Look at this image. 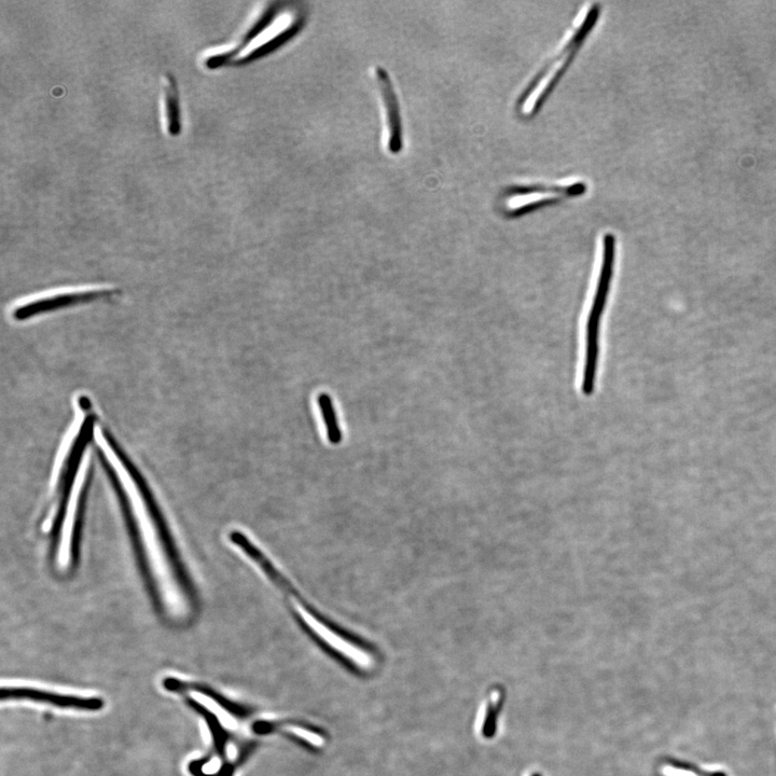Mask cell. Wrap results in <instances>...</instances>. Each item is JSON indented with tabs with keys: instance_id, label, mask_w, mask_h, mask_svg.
Returning a JSON list of instances; mask_svg holds the SVG:
<instances>
[{
	"instance_id": "1",
	"label": "cell",
	"mask_w": 776,
	"mask_h": 776,
	"mask_svg": "<svg viewBox=\"0 0 776 776\" xmlns=\"http://www.w3.org/2000/svg\"><path fill=\"white\" fill-rule=\"evenodd\" d=\"M600 16L599 5H593L587 13L585 20L581 22L575 33L568 39L556 57L550 60L540 71L530 85L522 92L517 102L519 113L524 117L537 114L548 96L556 87L568 65L572 63L578 49L588 37Z\"/></svg>"
},
{
	"instance_id": "2",
	"label": "cell",
	"mask_w": 776,
	"mask_h": 776,
	"mask_svg": "<svg viewBox=\"0 0 776 776\" xmlns=\"http://www.w3.org/2000/svg\"><path fill=\"white\" fill-rule=\"evenodd\" d=\"M281 591L286 595L291 611L295 613L301 625L312 633L317 640H321L343 658L355 663L357 667L369 669L373 664V658L368 651L350 640V637L342 634L338 628L317 612L313 606L304 601L296 589L286 582Z\"/></svg>"
},
{
	"instance_id": "3",
	"label": "cell",
	"mask_w": 776,
	"mask_h": 776,
	"mask_svg": "<svg viewBox=\"0 0 776 776\" xmlns=\"http://www.w3.org/2000/svg\"><path fill=\"white\" fill-rule=\"evenodd\" d=\"M616 255V239L613 234H606L603 239V260L600 272L597 294H595L587 325V346L582 392L591 395L594 391L595 379L599 362V337L601 317L611 289Z\"/></svg>"
},
{
	"instance_id": "4",
	"label": "cell",
	"mask_w": 776,
	"mask_h": 776,
	"mask_svg": "<svg viewBox=\"0 0 776 776\" xmlns=\"http://www.w3.org/2000/svg\"><path fill=\"white\" fill-rule=\"evenodd\" d=\"M85 420L82 421L79 432L77 436L75 437L71 450H69L64 466L61 471L60 476V482H59V507L57 511V515H55V519L52 525V544H51V550L53 554L55 553V550H57V547L59 545L60 540V534L63 528L65 516H66V509L69 501V497H71L73 485L78 473V469L82 460L83 454H85L86 449L90 445V442L93 439L94 436V427L96 422V417L93 413L90 412V410L87 413Z\"/></svg>"
},
{
	"instance_id": "5",
	"label": "cell",
	"mask_w": 776,
	"mask_h": 776,
	"mask_svg": "<svg viewBox=\"0 0 776 776\" xmlns=\"http://www.w3.org/2000/svg\"><path fill=\"white\" fill-rule=\"evenodd\" d=\"M113 295L110 290L86 291V293H74L49 297L24 304L13 312V318L17 321H27L30 318L54 312L60 309L79 306Z\"/></svg>"
},
{
	"instance_id": "6",
	"label": "cell",
	"mask_w": 776,
	"mask_h": 776,
	"mask_svg": "<svg viewBox=\"0 0 776 776\" xmlns=\"http://www.w3.org/2000/svg\"><path fill=\"white\" fill-rule=\"evenodd\" d=\"M2 699L30 700L39 703L59 706L63 709H75L79 711H99L103 708V701L95 698H79L52 694V692L40 691L30 688H3Z\"/></svg>"
},
{
	"instance_id": "7",
	"label": "cell",
	"mask_w": 776,
	"mask_h": 776,
	"mask_svg": "<svg viewBox=\"0 0 776 776\" xmlns=\"http://www.w3.org/2000/svg\"><path fill=\"white\" fill-rule=\"evenodd\" d=\"M377 80L383 95V102L387 116L388 148L393 154L403 148V127H401L400 109L390 76L382 67L377 69Z\"/></svg>"
},
{
	"instance_id": "8",
	"label": "cell",
	"mask_w": 776,
	"mask_h": 776,
	"mask_svg": "<svg viewBox=\"0 0 776 776\" xmlns=\"http://www.w3.org/2000/svg\"><path fill=\"white\" fill-rule=\"evenodd\" d=\"M164 105L166 128H168V132L171 136L176 137L182 133L183 123L182 116H180L177 82L172 75H168V77H166L164 87Z\"/></svg>"
},
{
	"instance_id": "9",
	"label": "cell",
	"mask_w": 776,
	"mask_h": 776,
	"mask_svg": "<svg viewBox=\"0 0 776 776\" xmlns=\"http://www.w3.org/2000/svg\"><path fill=\"white\" fill-rule=\"evenodd\" d=\"M318 406L322 411L327 437L332 445H339L342 441V433L337 413L329 395L321 394L317 398Z\"/></svg>"
},
{
	"instance_id": "10",
	"label": "cell",
	"mask_w": 776,
	"mask_h": 776,
	"mask_svg": "<svg viewBox=\"0 0 776 776\" xmlns=\"http://www.w3.org/2000/svg\"><path fill=\"white\" fill-rule=\"evenodd\" d=\"M502 698H498L497 702L490 703L487 714L483 723L482 733L485 738H491L494 736L496 728V719L498 712H500L502 706Z\"/></svg>"
},
{
	"instance_id": "11",
	"label": "cell",
	"mask_w": 776,
	"mask_h": 776,
	"mask_svg": "<svg viewBox=\"0 0 776 776\" xmlns=\"http://www.w3.org/2000/svg\"><path fill=\"white\" fill-rule=\"evenodd\" d=\"M667 764L673 768L681 769L684 771H688L691 773H694L699 776H727L726 773L723 772H706L701 769H699L697 766L689 764V762L681 761L677 759H668Z\"/></svg>"
},
{
	"instance_id": "12",
	"label": "cell",
	"mask_w": 776,
	"mask_h": 776,
	"mask_svg": "<svg viewBox=\"0 0 776 776\" xmlns=\"http://www.w3.org/2000/svg\"><path fill=\"white\" fill-rule=\"evenodd\" d=\"M288 731L291 734H295L296 737H298V738H300V739H302L304 741H307V742H309L310 744H312L313 746H316V747H322L324 745V743H325L323 737L318 736V734H316V733H314L312 731H309L307 729H304V728L290 727V728H288Z\"/></svg>"
},
{
	"instance_id": "13",
	"label": "cell",
	"mask_w": 776,
	"mask_h": 776,
	"mask_svg": "<svg viewBox=\"0 0 776 776\" xmlns=\"http://www.w3.org/2000/svg\"><path fill=\"white\" fill-rule=\"evenodd\" d=\"M532 776H540V774H538V773H535V774H533Z\"/></svg>"
}]
</instances>
